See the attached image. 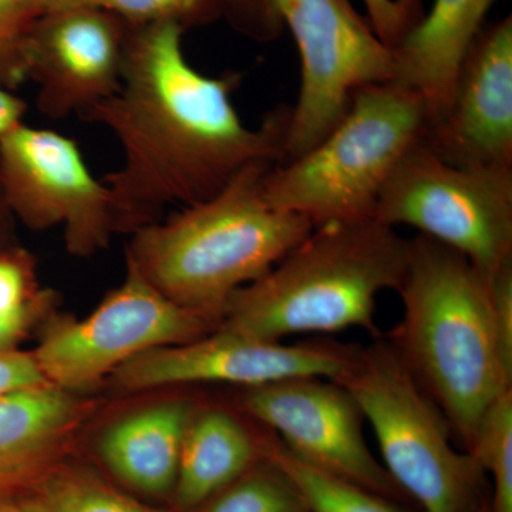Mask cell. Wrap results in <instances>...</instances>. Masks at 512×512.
Returning a JSON list of instances; mask_svg holds the SVG:
<instances>
[{
	"label": "cell",
	"instance_id": "cell-1",
	"mask_svg": "<svg viewBox=\"0 0 512 512\" xmlns=\"http://www.w3.org/2000/svg\"><path fill=\"white\" fill-rule=\"evenodd\" d=\"M183 33L177 23L131 26L119 89L80 114L106 127L123 153L103 180L116 229L136 232L170 205L208 200L255 161L284 160L291 107L247 126L232 103L241 74L198 72Z\"/></svg>",
	"mask_w": 512,
	"mask_h": 512
},
{
	"label": "cell",
	"instance_id": "cell-2",
	"mask_svg": "<svg viewBox=\"0 0 512 512\" xmlns=\"http://www.w3.org/2000/svg\"><path fill=\"white\" fill-rule=\"evenodd\" d=\"M402 320L389 342L446 414L454 439L470 451L490 404L512 389L501 350L490 282L466 256L426 235L409 239L399 288Z\"/></svg>",
	"mask_w": 512,
	"mask_h": 512
},
{
	"label": "cell",
	"instance_id": "cell-3",
	"mask_svg": "<svg viewBox=\"0 0 512 512\" xmlns=\"http://www.w3.org/2000/svg\"><path fill=\"white\" fill-rule=\"evenodd\" d=\"M272 164L255 161L208 200L137 229L128 266L171 301L220 323L232 295L268 274L313 229L266 197Z\"/></svg>",
	"mask_w": 512,
	"mask_h": 512
},
{
	"label": "cell",
	"instance_id": "cell-4",
	"mask_svg": "<svg viewBox=\"0 0 512 512\" xmlns=\"http://www.w3.org/2000/svg\"><path fill=\"white\" fill-rule=\"evenodd\" d=\"M409 239L376 220L328 222L229 299L218 328L282 342L306 333L365 329L379 336L377 296L399 291Z\"/></svg>",
	"mask_w": 512,
	"mask_h": 512
},
{
	"label": "cell",
	"instance_id": "cell-5",
	"mask_svg": "<svg viewBox=\"0 0 512 512\" xmlns=\"http://www.w3.org/2000/svg\"><path fill=\"white\" fill-rule=\"evenodd\" d=\"M427 130L429 119L419 94L394 82L363 87L318 146L271 165L266 197L313 227L375 220L384 185Z\"/></svg>",
	"mask_w": 512,
	"mask_h": 512
},
{
	"label": "cell",
	"instance_id": "cell-6",
	"mask_svg": "<svg viewBox=\"0 0 512 512\" xmlns=\"http://www.w3.org/2000/svg\"><path fill=\"white\" fill-rule=\"evenodd\" d=\"M335 380L372 427L383 467L423 512H478L490 503L480 464L454 446L446 414L389 340L359 348Z\"/></svg>",
	"mask_w": 512,
	"mask_h": 512
},
{
	"label": "cell",
	"instance_id": "cell-7",
	"mask_svg": "<svg viewBox=\"0 0 512 512\" xmlns=\"http://www.w3.org/2000/svg\"><path fill=\"white\" fill-rule=\"evenodd\" d=\"M373 218L454 249L490 282L512 262V167L450 164L421 141L390 175Z\"/></svg>",
	"mask_w": 512,
	"mask_h": 512
},
{
	"label": "cell",
	"instance_id": "cell-8",
	"mask_svg": "<svg viewBox=\"0 0 512 512\" xmlns=\"http://www.w3.org/2000/svg\"><path fill=\"white\" fill-rule=\"evenodd\" d=\"M255 5L275 35L288 26L301 57V86L284 144L282 161H288L318 146L338 126L357 90L393 82L394 53L350 0H255Z\"/></svg>",
	"mask_w": 512,
	"mask_h": 512
},
{
	"label": "cell",
	"instance_id": "cell-9",
	"mask_svg": "<svg viewBox=\"0 0 512 512\" xmlns=\"http://www.w3.org/2000/svg\"><path fill=\"white\" fill-rule=\"evenodd\" d=\"M215 323L171 301L128 266L126 281L92 315L53 323L33 356L47 382L82 390L147 350L202 338Z\"/></svg>",
	"mask_w": 512,
	"mask_h": 512
},
{
	"label": "cell",
	"instance_id": "cell-10",
	"mask_svg": "<svg viewBox=\"0 0 512 512\" xmlns=\"http://www.w3.org/2000/svg\"><path fill=\"white\" fill-rule=\"evenodd\" d=\"M0 185L13 217L36 231L62 225L72 254H93L116 229L109 188L57 131L23 123L0 137Z\"/></svg>",
	"mask_w": 512,
	"mask_h": 512
},
{
	"label": "cell",
	"instance_id": "cell-11",
	"mask_svg": "<svg viewBox=\"0 0 512 512\" xmlns=\"http://www.w3.org/2000/svg\"><path fill=\"white\" fill-rule=\"evenodd\" d=\"M241 403L293 456L399 503L409 500L373 456L363 431L365 416L336 380L293 377L249 387Z\"/></svg>",
	"mask_w": 512,
	"mask_h": 512
},
{
	"label": "cell",
	"instance_id": "cell-12",
	"mask_svg": "<svg viewBox=\"0 0 512 512\" xmlns=\"http://www.w3.org/2000/svg\"><path fill=\"white\" fill-rule=\"evenodd\" d=\"M360 346L336 342H269L218 328L207 338L147 350L113 373L121 389L227 383L258 387L293 377L338 379Z\"/></svg>",
	"mask_w": 512,
	"mask_h": 512
},
{
	"label": "cell",
	"instance_id": "cell-13",
	"mask_svg": "<svg viewBox=\"0 0 512 512\" xmlns=\"http://www.w3.org/2000/svg\"><path fill=\"white\" fill-rule=\"evenodd\" d=\"M131 26L93 5L45 13L26 47V82L37 86L40 113L80 116L116 93Z\"/></svg>",
	"mask_w": 512,
	"mask_h": 512
},
{
	"label": "cell",
	"instance_id": "cell-14",
	"mask_svg": "<svg viewBox=\"0 0 512 512\" xmlns=\"http://www.w3.org/2000/svg\"><path fill=\"white\" fill-rule=\"evenodd\" d=\"M424 146L454 165L512 167V18L484 26Z\"/></svg>",
	"mask_w": 512,
	"mask_h": 512
},
{
	"label": "cell",
	"instance_id": "cell-15",
	"mask_svg": "<svg viewBox=\"0 0 512 512\" xmlns=\"http://www.w3.org/2000/svg\"><path fill=\"white\" fill-rule=\"evenodd\" d=\"M497 0H434L429 15L393 49V82L424 101L429 128L439 123L458 69Z\"/></svg>",
	"mask_w": 512,
	"mask_h": 512
},
{
	"label": "cell",
	"instance_id": "cell-16",
	"mask_svg": "<svg viewBox=\"0 0 512 512\" xmlns=\"http://www.w3.org/2000/svg\"><path fill=\"white\" fill-rule=\"evenodd\" d=\"M77 413L53 384L0 396V501L28 497L55 470Z\"/></svg>",
	"mask_w": 512,
	"mask_h": 512
},
{
	"label": "cell",
	"instance_id": "cell-17",
	"mask_svg": "<svg viewBox=\"0 0 512 512\" xmlns=\"http://www.w3.org/2000/svg\"><path fill=\"white\" fill-rule=\"evenodd\" d=\"M194 414V407L183 400L131 414L104 434L101 456L131 487L147 494L170 493Z\"/></svg>",
	"mask_w": 512,
	"mask_h": 512
},
{
	"label": "cell",
	"instance_id": "cell-18",
	"mask_svg": "<svg viewBox=\"0 0 512 512\" xmlns=\"http://www.w3.org/2000/svg\"><path fill=\"white\" fill-rule=\"evenodd\" d=\"M265 457V439L256 440L234 414L222 409L195 413L181 450L175 505L183 512L197 511Z\"/></svg>",
	"mask_w": 512,
	"mask_h": 512
},
{
	"label": "cell",
	"instance_id": "cell-19",
	"mask_svg": "<svg viewBox=\"0 0 512 512\" xmlns=\"http://www.w3.org/2000/svg\"><path fill=\"white\" fill-rule=\"evenodd\" d=\"M265 454L292 481L309 512H412L399 501L293 456L275 436L266 437Z\"/></svg>",
	"mask_w": 512,
	"mask_h": 512
},
{
	"label": "cell",
	"instance_id": "cell-20",
	"mask_svg": "<svg viewBox=\"0 0 512 512\" xmlns=\"http://www.w3.org/2000/svg\"><path fill=\"white\" fill-rule=\"evenodd\" d=\"M468 453L493 481L488 512H512V389L490 404Z\"/></svg>",
	"mask_w": 512,
	"mask_h": 512
},
{
	"label": "cell",
	"instance_id": "cell-21",
	"mask_svg": "<svg viewBox=\"0 0 512 512\" xmlns=\"http://www.w3.org/2000/svg\"><path fill=\"white\" fill-rule=\"evenodd\" d=\"M197 511L308 512V508L284 471L266 456Z\"/></svg>",
	"mask_w": 512,
	"mask_h": 512
},
{
	"label": "cell",
	"instance_id": "cell-22",
	"mask_svg": "<svg viewBox=\"0 0 512 512\" xmlns=\"http://www.w3.org/2000/svg\"><path fill=\"white\" fill-rule=\"evenodd\" d=\"M28 497L42 512H154L92 474L60 468Z\"/></svg>",
	"mask_w": 512,
	"mask_h": 512
},
{
	"label": "cell",
	"instance_id": "cell-23",
	"mask_svg": "<svg viewBox=\"0 0 512 512\" xmlns=\"http://www.w3.org/2000/svg\"><path fill=\"white\" fill-rule=\"evenodd\" d=\"M92 5L114 13L130 25L177 23L185 30L228 15L239 25L244 0H92Z\"/></svg>",
	"mask_w": 512,
	"mask_h": 512
},
{
	"label": "cell",
	"instance_id": "cell-24",
	"mask_svg": "<svg viewBox=\"0 0 512 512\" xmlns=\"http://www.w3.org/2000/svg\"><path fill=\"white\" fill-rule=\"evenodd\" d=\"M39 0H0V86L15 92L26 82V47L45 15Z\"/></svg>",
	"mask_w": 512,
	"mask_h": 512
},
{
	"label": "cell",
	"instance_id": "cell-25",
	"mask_svg": "<svg viewBox=\"0 0 512 512\" xmlns=\"http://www.w3.org/2000/svg\"><path fill=\"white\" fill-rule=\"evenodd\" d=\"M32 261L20 249H0V315H15L35 306Z\"/></svg>",
	"mask_w": 512,
	"mask_h": 512
},
{
	"label": "cell",
	"instance_id": "cell-26",
	"mask_svg": "<svg viewBox=\"0 0 512 512\" xmlns=\"http://www.w3.org/2000/svg\"><path fill=\"white\" fill-rule=\"evenodd\" d=\"M367 20L387 46L396 47L423 19L421 0H363Z\"/></svg>",
	"mask_w": 512,
	"mask_h": 512
},
{
	"label": "cell",
	"instance_id": "cell-27",
	"mask_svg": "<svg viewBox=\"0 0 512 512\" xmlns=\"http://www.w3.org/2000/svg\"><path fill=\"white\" fill-rule=\"evenodd\" d=\"M495 332L508 365L512 366V262L490 281Z\"/></svg>",
	"mask_w": 512,
	"mask_h": 512
},
{
	"label": "cell",
	"instance_id": "cell-28",
	"mask_svg": "<svg viewBox=\"0 0 512 512\" xmlns=\"http://www.w3.org/2000/svg\"><path fill=\"white\" fill-rule=\"evenodd\" d=\"M43 384L50 383L40 372L33 353L0 352V396Z\"/></svg>",
	"mask_w": 512,
	"mask_h": 512
},
{
	"label": "cell",
	"instance_id": "cell-29",
	"mask_svg": "<svg viewBox=\"0 0 512 512\" xmlns=\"http://www.w3.org/2000/svg\"><path fill=\"white\" fill-rule=\"evenodd\" d=\"M28 104L13 90L0 86V137L25 123Z\"/></svg>",
	"mask_w": 512,
	"mask_h": 512
},
{
	"label": "cell",
	"instance_id": "cell-30",
	"mask_svg": "<svg viewBox=\"0 0 512 512\" xmlns=\"http://www.w3.org/2000/svg\"><path fill=\"white\" fill-rule=\"evenodd\" d=\"M33 308L35 306L15 315H0V352L13 350V346L25 335Z\"/></svg>",
	"mask_w": 512,
	"mask_h": 512
},
{
	"label": "cell",
	"instance_id": "cell-31",
	"mask_svg": "<svg viewBox=\"0 0 512 512\" xmlns=\"http://www.w3.org/2000/svg\"><path fill=\"white\" fill-rule=\"evenodd\" d=\"M46 13L92 5V0H39Z\"/></svg>",
	"mask_w": 512,
	"mask_h": 512
},
{
	"label": "cell",
	"instance_id": "cell-32",
	"mask_svg": "<svg viewBox=\"0 0 512 512\" xmlns=\"http://www.w3.org/2000/svg\"><path fill=\"white\" fill-rule=\"evenodd\" d=\"M0 512H42L30 497L0 501Z\"/></svg>",
	"mask_w": 512,
	"mask_h": 512
},
{
	"label": "cell",
	"instance_id": "cell-33",
	"mask_svg": "<svg viewBox=\"0 0 512 512\" xmlns=\"http://www.w3.org/2000/svg\"><path fill=\"white\" fill-rule=\"evenodd\" d=\"M10 214L8 205H6L5 197H3L2 185H0V221L5 220Z\"/></svg>",
	"mask_w": 512,
	"mask_h": 512
},
{
	"label": "cell",
	"instance_id": "cell-34",
	"mask_svg": "<svg viewBox=\"0 0 512 512\" xmlns=\"http://www.w3.org/2000/svg\"><path fill=\"white\" fill-rule=\"evenodd\" d=\"M478 512H488V503L484 504L483 507L478 510Z\"/></svg>",
	"mask_w": 512,
	"mask_h": 512
},
{
	"label": "cell",
	"instance_id": "cell-35",
	"mask_svg": "<svg viewBox=\"0 0 512 512\" xmlns=\"http://www.w3.org/2000/svg\"><path fill=\"white\" fill-rule=\"evenodd\" d=\"M309 512V511H308Z\"/></svg>",
	"mask_w": 512,
	"mask_h": 512
}]
</instances>
